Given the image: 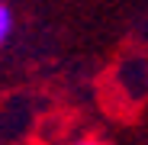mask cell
Masks as SVG:
<instances>
[{
	"instance_id": "7a4b0ae2",
	"label": "cell",
	"mask_w": 148,
	"mask_h": 145,
	"mask_svg": "<svg viewBox=\"0 0 148 145\" xmlns=\"http://www.w3.org/2000/svg\"><path fill=\"white\" fill-rule=\"evenodd\" d=\"M71 145H106L103 139H97V135H81V139H74Z\"/></svg>"
},
{
	"instance_id": "6da1fadb",
	"label": "cell",
	"mask_w": 148,
	"mask_h": 145,
	"mask_svg": "<svg viewBox=\"0 0 148 145\" xmlns=\"http://www.w3.org/2000/svg\"><path fill=\"white\" fill-rule=\"evenodd\" d=\"M13 29H16V16H13V7L7 3V0H0V48H3V45L10 42Z\"/></svg>"
}]
</instances>
